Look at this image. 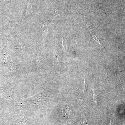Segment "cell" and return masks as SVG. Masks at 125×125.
<instances>
[{"label":"cell","mask_w":125,"mask_h":125,"mask_svg":"<svg viewBox=\"0 0 125 125\" xmlns=\"http://www.w3.org/2000/svg\"><path fill=\"white\" fill-rule=\"evenodd\" d=\"M33 13L32 5L31 4L30 0H29L28 2V6L26 9L25 14L30 15Z\"/></svg>","instance_id":"obj_1"},{"label":"cell","mask_w":125,"mask_h":125,"mask_svg":"<svg viewBox=\"0 0 125 125\" xmlns=\"http://www.w3.org/2000/svg\"><path fill=\"white\" fill-rule=\"evenodd\" d=\"M90 30V33H91L92 37L97 42V43H98L99 44H100V40H99V39L97 35H96V34L95 33H94L93 30Z\"/></svg>","instance_id":"obj_2"},{"label":"cell","mask_w":125,"mask_h":125,"mask_svg":"<svg viewBox=\"0 0 125 125\" xmlns=\"http://www.w3.org/2000/svg\"><path fill=\"white\" fill-rule=\"evenodd\" d=\"M84 88H83V93H85L87 92V83L85 82V80H84Z\"/></svg>","instance_id":"obj_3"},{"label":"cell","mask_w":125,"mask_h":125,"mask_svg":"<svg viewBox=\"0 0 125 125\" xmlns=\"http://www.w3.org/2000/svg\"><path fill=\"white\" fill-rule=\"evenodd\" d=\"M47 27H46V26H44V27H43V34L45 35L47 33Z\"/></svg>","instance_id":"obj_4"},{"label":"cell","mask_w":125,"mask_h":125,"mask_svg":"<svg viewBox=\"0 0 125 125\" xmlns=\"http://www.w3.org/2000/svg\"><path fill=\"white\" fill-rule=\"evenodd\" d=\"M93 99L95 103H97V96L95 94V93L93 91Z\"/></svg>","instance_id":"obj_5"},{"label":"cell","mask_w":125,"mask_h":125,"mask_svg":"<svg viewBox=\"0 0 125 125\" xmlns=\"http://www.w3.org/2000/svg\"><path fill=\"white\" fill-rule=\"evenodd\" d=\"M62 45H63V46L64 47L65 49L67 48V46H66V42L65 41L64 39V38L62 39Z\"/></svg>","instance_id":"obj_6"},{"label":"cell","mask_w":125,"mask_h":125,"mask_svg":"<svg viewBox=\"0 0 125 125\" xmlns=\"http://www.w3.org/2000/svg\"><path fill=\"white\" fill-rule=\"evenodd\" d=\"M84 125H88V123H87V118H86V116L85 117V119L83 121Z\"/></svg>","instance_id":"obj_7"},{"label":"cell","mask_w":125,"mask_h":125,"mask_svg":"<svg viewBox=\"0 0 125 125\" xmlns=\"http://www.w3.org/2000/svg\"><path fill=\"white\" fill-rule=\"evenodd\" d=\"M2 0L4 2H8V1H9L10 0Z\"/></svg>","instance_id":"obj_8"}]
</instances>
